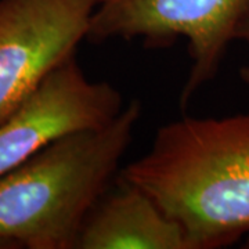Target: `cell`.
<instances>
[{
  "mask_svg": "<svg viewBox=\"0 0 249 249\" xmlns=\"http://www.w3.org/2000/svg\"><path fill=\"white\" fill-rule=\"evenodd\" d=\"M75 249H193L178 222L119 173L88 214Z\"/></svg>",
  "mask_w": 249,
  "mask_h": 249,
  "instance_id": "6",
  "label": "cell"
},
{
  "mask_svg": "<svg viewBox=\"0 0 249 249\" xmlns=\"http://www.w3.org/2000/svg\"><path fill=\"white\" fill-rule=\"evenodd\" d=\"M124 107L115 86L90 80L72 57L0 122V175L65 134L108 124Z\"/></svg>",
  "mask_w": 249,
  "mask_h": 249,
  "instance_id": "5",
  "label": "cell"
},
{
  "mask_svg": "<svg viewBox=\"0 0 249 249\" xmlns=\"http://www.w3.org/2000/svg\"><path fill=\"white\" fill-rule=\"evenodd\" d=\"M240 79L249 89V65H244L240 70Z\"/></svg>",
  "mask_w": 249,
  "mask_h": 249,
  "instance_id": "8",
  "label": "cell"
},
{
  "mask_svg": "<svg viewBox=\"0 0 249 249\" xmlns=\"http://www.w3.org/2000/svg\"><path fill=\"white\" fill-rule=\"evenodd\" d=\"M238 40H242V42H245L249 46V16L244 21L240 32H238Z\"/></svg>",
  "mask_w": 249,
  "mask_h": 249,
  "instance_id": "7",
  "label": "cell"
},
{
  "mask_svg": "<svg viewBox=\"0 0 249 249\" xmlns=\"http://www.w3.org/2000/svg\"><path fill=\"white\" fill-rule=\"evenodd\" d=\"M101 0H0V122L75 57Z\"/></svg>",
  "mask_w": 249,
  "mask_h": 249,
  "instance_id": "4",
  "label": "cell"
},
{
  "mask_svg": "<svg viewBox=\"0 0 249 249\" xmlns=\"http://www.w3.org/2000/svg\"><path fill=\"white\" fill-rule=\"evenodd\" d=\"M132 100L108 124L62 136L0 175V247L75 249L88 214L118 176L140 121Z\"/></svg>",
  "mask_w": 249,
  "mask_h": 249,
  "instance_id": "2",
  "label": "cell"
},
{
  "mask_svg": "<svg viewBox=\"0 0 249 249\" xmlns=\"http://www.w3.org/2000/svg\"><path fill=\"white\" fill-rule=\"evenodd\" d=\"M248 16L249 0H101L88 40L142 39L147 46L162 47L184 37L191 70L180 101L187 106L216 76Z\"/></svg>",
  "mask_w": 249,
  "mask_h": 249,
  "instance_id": "3",
  "label": "cell"
},
{
  "mask_svg": "<svg viewBox=\"0 0 249 249\" xmlns=\"http://www.w3.org/2000/svg\"><path fill=\"white\" fill-rule=\"evenodd\" d=\"M119 175L181 226L193 249L249 237V112L163 124Z\"/></svg>",
  "mask_w": 249,
  "mask_h": 249,
  "instance_id": "1",
  "label": "cell"
},
{
  "mask_svg": "<svg viewBox=\"0 0 249 249\" xmlns=\"http://www.w3.org/2000/svg\"><path fill=\"white\" fill-rule=\"evenodd\" d=\"M242 248L249 249V237H247V238L244 240V245H242Z\"/></svg>",
  "mask_w": 249,
  "mask_h": 249,
  "instance_id": "9",
  "label": "cell"
}]
</instances>
